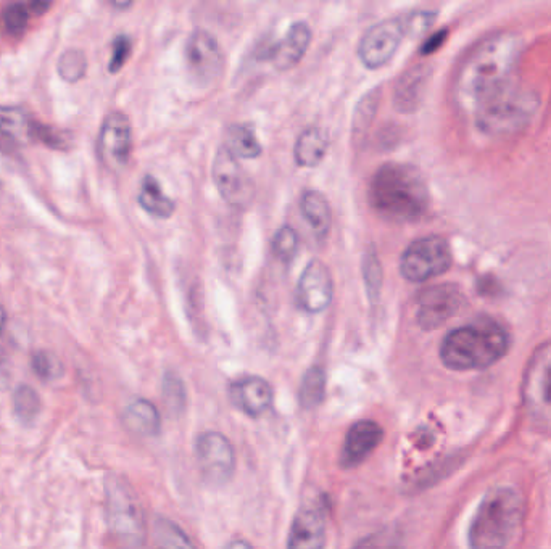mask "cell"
I'll return each instance as SVG.
<instances>
[{
	"instance_id": "35",
	"label": "cell",
	"mask_w": 551,
	"mask_h": 549,
	"mask_svg": "<svg viewBox=\"0 0 551 549\" xmlns=\"http://www.w3.org/2000/svg\"><path fill=\"white\" fill-rule=\"evenodd\" d=\"M33 139H39L42 144L55 150H65L70 145L67 134L39 123H33Z\"/></svg>"
},
{
	"instance_id": "37",
	"label": "cell",
	"mask_w": 551,
	"mask_h": 549,
	"mask_svg": "<svg viewBox=\"0 0 551 549\" xmlns=\"http://www.w3.org/2000/svg\"><path fill=\"white\" fill-rule=\"evenodd\" d=\"M131 49H133V42L128 36H118L113 41V52L110 63H108V70L110 73H118L121 68L125 67L126 60L131 55Z\"/></svg>"
},
{
	"instance_id": "30",
	"label": "cell",
	"mask_w": 551,
	"mask_h": 549,
	"mask_svg": "<svg viewBox=\"0 0 551 549\" xmlns=\"http://www.w3.org/2000/svg\"><path fill=\"white\" fill-rule=\"evenodd\" d=\"M363 277H365L366 292H368L371 302H376L381 295L382 268L374 248H369L363 258Z\"/></svg>"
},
{
	"instance_id": "14",
	"label": "cell",
	"mask_w": 551,
	"mask_h": 549,
	"mask_svg": "<svg viewBox=\"0 0 551 549\" xmlns=\"http://www.w3.org/2000/svg\"><path fill=\"white\" fill-rule=\"evenodd\" d=\"M334 297V281L328 266L321 260H311L300 276L297 303L307 313H323Z\"/></svg>"
},
{
	"instance_id": "39",
	"label": "cell",
	"mask_w": 551,
	"mask_h": 549,
	"mask_svg": "<svg viewBox=\"0 0 551 549\" xmlns=\"http://www.w3.org/2000/svg\"><path fill=\"white\" fill-rule=\"evenodd\" d=\"M445 33L435 34L429 41L423 46V54H432L435 50L439 49L440 44L444 42Z\"/></svg>"
},
{
	"instance_id": "31",
	"label": "cell",
	"mask_w": 551,
	"mask_h": 549,
	"mask_svg": "<svg viewBox=\"0 0 551 549\" xmlns=\"http://www.w3.org/2000/svg\"><path fill=\"white\" fill-rule=\"evenodd\" d=\"M299 250V236L295 232L294 228L290 226H282L273 239V252L278 256L279 260L284 263H290L294 260V256L297 255Z\"/></svg>"
},
{
	"instance_id": "42",
	"label": "cell",
	"mask_w": 551,
	"mask_h": 549,
	"mask_svg": "<svg viewBox=\"0 0 551 549\" xmlns=\"http://www.w3.org/2000/svg\"><path fill=\"white\" fill-rule=\"evenodd\" d=\"M5 324H7V314H5L4 306L0 305V335L4 332Z\"/></svg>"
},
{
	"instance_id": "34",
	"label": "cell",
	"mask_w": 551,
	"mask_h": 549,
	"mask_svg": "<svg viewBox=\"0 0 551 549\" xmlns=\"http://www.w3.org/2000/svg\"><path fill=\"white\" fill-rule=\"evenodd\" d=\"M355 549H402V540L394 530H382L363 538Z\"/></svg>"
},
{
	"instance_id": "29",
	"label": "cell",
	"mask_w": 551,
	"mask_h": 549,
	"mask_svg": "<svg viewBox=\"0 0 551 549\" xmlns=\"http://www.w3.org/2000/svg\"><path fill=\"white\" fill-rule=\"evenodd\" d=\"M58 75L62 76L68 83H76L86 75V55L81 50H67L58 60Z\"/></svg>"
},
{
	"instance_id": "4",
	"label": "cell",
	"mask_w": 551,
	"mask_h": 549,
	"mask_svg": "<svg viewBox=\"0 0 551 549\" xmlns=\"http://www.w3.org/2000/svg\"><path fill=\"white\" fill-rule=\"evenodd\" d=\"M526 516V503L513 487H497L482 498L469 524V549H505Z\"/></svg>"
},
{
	"instance_id": "17",
	"label": "cell",
	"mask_w": 551,
	"mask_h": 549,
	"mask_svg": "<svg viewBox=\"0 0 551 549\" xmlns=\"http://www.w3.org/2000/svg\"><path fill=\"white\" fill-rule=\"evenodd\" d=\"M384 430L374 421H360L353 424L345 437L340 463L342 466L357 467L381 445Z\"/></svg>"
},
{
	"instance_id": "16",
	"label": "cell",
	"mask_w": 551,
	"mask_h": 549,
	"mask_svg": "<svg viewBox=\"0 0 551 549\" xmlns=\"http://www.w3.org/2000/svg\"><path fill=\"white\" fill-rule=\"evenodd\" d=\"M232 405L250 417H260L273 405V387L261 377L239 379L229 389Z\"/></svg>"
},
{
	"instance_id": "38",
	"label": "cell",
	"mask_w": 551,
	"mask_h": 549,
	"mask_svg": "<svg viewBox=\"0 0 551 549\" xmlns=\"http://www.w3.org/2000/svg\"><path fill=\"white\" fill-rule=\"evenodd\" d=\"M376 108L377 92L374 91L371 92L368 97H365V100L358 105L357 115H355V124H353L355 131H365V128H368L369 123L373 121Z\"/></svg>"
},
{
	"instance_id": "21",
	"label": "cell",
	"mask_w": 551,
	"mask_h": 549,
	"mask_svg": "<svg viewBox=\"0 0 551 549\" xmlns=\"http://www.w3.org/2000/svg\"><path fill=\"white\" fill-rule=\"evenodd\" d=\"M300 210L316 236H328L329 229H331V207L321 192H316V190L305 192L302 202H300Z\"/></svg>"
},
{
	"instance_id": "12",
	"label": "cell",
	"mask_w": 551,
	"mask_h": 549,
	"mask_svg": "<svg viewBox=\"0 0 551 549\" xmlns=\"http://www.w3.org/2000/svg\"><path fill=\"white\" fill-rule=\"evenodd\" d=\"M464 303V295L453 284H440L427 287L418 295L419 326L432 331L453 318Z\"/></svg>"
},
{
	"instance_id": "41",
	"label": "cell",
	"mask_w": 551,
	"mask_h": 549,
	"mask_svg": "<svg viewBox=\"0 0 551 549\" xmlns=\"http://www.w3.org/2000/svg\"><path fill=\"white\" fill-rule=\"evenodd\" d=\"M228 549H253L252 546L244 540H234L231 545L228 546Z\"/></svg>"
},
{
	"instance_id": "27",
	"label": "cell",
	"mask_w": 551,
	"mask_h": 549,
	"mask_svg": "<svg viewBox=\"0 0 551 549\" xmlns=\"http://www.w3.org/2000/svg\"><path fill=\"white\" fill-rule=\"evenodd\" d=\"M326 395V372L319 366L308 369L300 384V405L311 409L324 400Z\"/></svg>"
},
{
	"instance_id": "1",
	"label": "cell",
	"mask_w": 551,
	"mask_h": 549,
	"mask_svg": "<svg viewBox=\"0 0 551 549\" xmlns=\"http://www.w3.org/2000/svg\"><path fill=\"white\" fill-rule=\"evenodd\" d=\"M521 50V39L508 31L490 34L477 42L464 57L453 86L455 104L461 113L474 118L521 87Z\"/></svg>"
},
{
	"instance_id": "6",
	"label": "cell",
	"mask_w": 551,
	"mask_h": 549,
	"mask_svg": "<svg viewBox=\"0 0 551 549\" xmlns=\"http://www.w3.org/2000/svg\"><path fill=\"white\" fill-rule=\"evenodd\" d=\"M521 397L532 426L551 434V342L542 343L527 361Z\"/></svg>"
},
{
	"instance_id": "20",
	"label": "cell",
	"mask_w": 551,
	"mask_h": 549,
	"mask_svg": "<svg viewBox=\"0 0 551 549\" xmlns=\"http://www.w3.org/2000/svg\"><path fill=\"white\" fill-rule=\"evenodd\" d=\"M125 424L131 432L142 437H155L162 427L158 409L147 400L129 403L125 411Z\"/></svg>"
},
{
	"instance_id": "18",
	"label": "cell",
	"mask_w": 551,
	"mask_h": 549,
	"mask_svg": "<svg viewBox=\"0 0 551 549\" xmlns=\"http://www.w3.org/2000/svg\"><path fill=\"white\" fill-rule=\"evenodd\" d=\"M311 42V29L305 21H297L290 26L286 36L266 50L265 57L273 62L278 70L294 68L302 60Z\"/></svg>"
},
{
	"instance_id": "22",
	"label": "cell",
	"mask_w": 551,
	"mask_h": 549,
	"mask_svg": "<svg viewBox=\"0 0 551 549\" xmlns=\"http://www.w3.org/2000/svg\"><path fill=\"white\" fill-rule=\"evenodd\" d=\"M426 76L424 68L418 67L402 76L395 89V107L400 112H415L426 86Z\"/></svg>"
},
{
	"instance_id": "3",
	"label": "cell",
	"mask_w": 551,
	"mask_h": 549,
	"mask_svg": "<svg viewBox=\"0 0 551 549\" xmlns=\"http://www.w3.org/2000/svg\"><path fill=\"white\" fill-rule=\"evenodd\" d=\"M510 345L505 327L484 318L447 334L440 345V360L452 371H481L502 360Z\"/></svg>"
},
{
	"instance_id": "8",
	"label": "cell",
	"mask_w": 551,
	"mask_h": 549,
	"mask_svg": "<svg viewBox=\"0 0 551 549\" xmlns=\"http://www.w3.org/2000/svg\"><path fill=\"white\" fill-rule=\"evenodd\" d=\"M408 33L406 17L387 18L366 31L358 46L361 62L369 70L384 67L392 60Z\"/></svg>"
},
{
	"instance_id": "10",
	"label": "cell",
	"mask_w": 551,
	"mask_h": 549,
	"mask_svg": "<svg viewBox=\"0 0 551 549\" xmlns=\"http://www.w3.org/2000/svg\"><path fill=\"white\" fill-rule=\"evenodd\" d=\"M197 464L203 479L213 485H223L236 469V455L231 442L218 432H205L197 440Z\"/></svg>"
},
{
	"instance_id": "5",
	"label": "cell",
	"mask_w": 551,
	"mask_h": 549,
	"mask_svg": "<svg viewBox=\"0 0 551 549\" xmlns=\"http://www.w3.org/2000/svg\"><path fill=\"white\" fill-rule=\"evenodd\" d=\"M105 516L108 529L120 545L141 548L145 541V519L141 503L128 482L110 475L105 480Z\"/></svg>"
},
{
	"instance_id": "24",
	"label": "cell",
	"mask_w": 551,
	"mask_h": 549,
	"mask_svg": "<svg viewBox=\"0 0 551 549\" xmlns=\"http://www.w3.org/2000/svg\"><path fill=\"white\" fill-rule=\"evenodd\" d=\"M224 149L237 158H257L263 150L250 124H232L224 136Z\"/></svg>"
},
{
	"instance_id": "7",
	"label": "cell",
	"mask_w": 551,
	"mask_h": 549,
	"mask_svg": "<svg viewBox=\"0 0 551 549\" xmlns=\"http://www.w3.org/2000/svg\"><path fill=\"white\" fill-rule=\"evenodd\" d=\"M452 261V250L444 237L426 236L408 245L400 260V271L406 281L426 282L447 273Z\"/></svg>"
},
{
	"instance_id": "32",
	"label": "cell",
	"mask_w": 551,
	"mask_h": 549,
	"mask_svg": "<svg viewBox=\"0 0 551 549\" xmlns=\"http://www.w3.org/2000/svg\"><path fill=\"white\" fill-rule=\"evenodd\" d=\"M163 397L170 411H181L186 405V387L174 372H168L163 379Z\"/></svg>"
},
{
	"instance_id": "11",
	"label": "cell",
	"mask_w": 551,
	"mask_h": 549,
	"mask_svg": "<svg viewBox=\"0 0 551 549\" xmlns=\"http://www.w3.org/2000/svg\"><path fill=\"white\" fill-rule=\"evenodd\" d=\"M187 70L199 86H210L220 78L224 57L220 44L205 29H197L186 44Z\"/></svg>"
},
{
	"instance_id": "26",
	"label": "cell",
	"mask_w": 551,
	"mask_h": 549,
	"mask_svg": "<svg viewBox=\"0 0 551 549\" xmlns=\"http://www.w3.org/2000/svg\"><path fill=\"white\" fill-rule=\"evenodd\" d=\"M154 540L158 549H195L184 530L165 517L155 519Z\"/></svg>"
},
{
	"instance_id": "25",
	"label": "cell",
	"mask_w": 551,
	"mask_h": 549,
	"mask_svg": "<svg viewBox=\"0 0 551 549\" xmlns=\"http://www.w3.org/2000/svg\"><path fill=\"white\" fill-rule=\"evenodd\" d=\"M139 205L149 215L155 218H170L174 213V202L163 194L162 186L158 184L154 176H145L142 179L141 190H139Z\"/></svg>"
},
{
	"instance_id": "33",
	"label": "cell",
	"mask_w": 551,
	"mask_h": 549,
	"mask_svg": "<svg viewBox=\"0 0 551 549\" xmlns=\"http://www.w3.org/2000/svg\"><path fill=\"white\" fill-rule=\"evenodd\" d=\"M31 366L42 380H54L62 376V363L58 361L57 356L52 355L49 351L34 353Z\"/></svg>"
},
{
	"instance_id": "23",
	"label": "cell",
	"mask_w": 551,
	"mask_h": 549,
	"mask_svg": "<svg viewBox=\"0 0 551 549\" xmlns=\"http://www.w3.org/2000/svg\"><path fill=\"white\" fill-rule=\"evenodd\" d=\"M0 134L15 144H28L33 139V123L20 107H0Z\"/></svg>"
},
{
	"instance_id": "15",
	"label": "cell",
	"mask_w": 551,
	"mask_h": 549,
	"mask_svg": "<svg viewBox=\"0 0 551 549\" xmlns=\"http://www.w3.org/2000/svg\"><path fill=\"white\" fill-rule=\"evenodd\" d=\"M326 516L319 506H305L295 516L290 527L287 549H324Z\"/></svg>"
},
{
	"instance_id": "40",
	"label": "cell",
	"mask_w": 551,
	"mask_h": 549,
	"mask_svg": "<svg viewBox=\"0 0 551 549\" xmlns=\"http://www.w3.org/2000/svg\"><path fill=\"white\" fill-rule=\"evenodd\" d=\"M49 7V2H33V4H31V10H33L36 15H42V13H46V10L49 9Z\"/></svg>"
},
{
	"instance_id": "2",
	"label": "cell",
	"mask_w": 551,
	"mask_h": 549,
	"mask_svg": "<svg viewBox=\"0 0 551 549\" xmlns=\"http://www.w3.org/2000/svg\"><path fill=\"white\" fill-rule=\"evenodd\" d=\"M368 200L377 215L394 223L418 221L431 202L423 174L402 163H387L374 173Z\"/></svg>"
},
{
	"instance_id": "28",
	"label": "cell",
	"mask_w": 551,
	"mask_h": 549,
	"mask_svg": "<svg viewBox=\"0 0 551 549\" xmlns=\"http://www.w3.org/2000/svg\"><path fill=\"white\" fill-rule=\"evenodd\" d=\"M13 413L21 422L29 424L41 413V398L29 385H20L13 392Z\"/></svg>"
},
{
	"instance_id": "13",
	"label": "cell",
	"mask_w": 551,
	"mask_h": 549,
	"mask_svg": "<svg viewBox=\"0 0 551 549\" xmlns=\"http://www.w3.org/2000/svg\"><path fill=\"white\" fill-rule=\"evenodd\" d=\"M133 150V131L128 116L113 112L105 118L99 134L100 160L110 170H123Z\"/></svg>"
},
{
	"instance_id": "19",
	"label": "cell",
	"mask_w": 551,
	"mask_h": 549,
	"mask_svg": "<svg viewBox=\"0 0 551 549\" xmlns=\"http://www.w3.org/2000/svg\"><path fill=\"white\" fill-rule=\"evenodd\" d=\"M328 134L321 128H308L300 134L295 144V161L303 168H315L328 153Z\"/></svg>"
},
{
	"instance_id": "9",
	"label": "cell",
	"mask_w": 551,
	"mask_h": 549,
	"mask_svg": "<svg viewBox=\"0 0 551 549\" xmlns=\"http://www.w3.org/2000/svg\"><path fill=\"white\" fill-rule=\"evenodd\" d=\"M213 181L229 205L236 208H247L255 199V184L249 173L228 150L220 149L213 161Z\"/></svg>"
},
{
	"instance_id": "36",
	"label": "cell",
	"mask_w": 551,
	"mask_h": 549,
	"mask_svg": "<svg viewBox=\"0 0 551 549\" xmlns=\"http://www.w3.org/2000/svg\"><path fill=\"white\" fill-rule=\"evenodd\" d=\"M29 13L23 4H12L4 10L5 28L13 36H21L28 26Z\"/></svg>"
}]
</instances>
